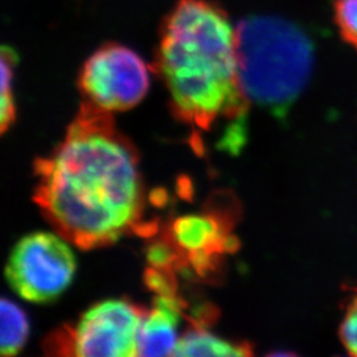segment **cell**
Listing matches in <instances>:
<instances>
[{"label":"cell","instance_id":"cell-12","mask_svg":"<svg viewBox=\"0 0 357 357\" xmlns=\"http://www.w3.org/2000/svg\"><path fill=\"white\" fill-rule=\"evenodd\" d=\"M333 20L340 38L357 51V0H333Z\"/></svg>","mask_w":357,"mask_h":357},{"label":"cell","instance_id":"cell-8","mask_svg":"<svg viewBox=\"0 0 357 357\" xmlns=\"http://www.w3.org/2000/svg\"><path fill=\"white\" fill-rule=\"evenodd\" d=\"M252 351L245 344L231 343L196 326L180 336L174 356H249Z\"/></svg>","mask_w":357,"mask_h":357},{"label":"cell","instance_id":"cell-10","mask_svg":"<svg viewBox=\"0 0 357 357\" xmlns=\"http://www.w3.org/2000/svg\"><path fill=\"white\" fill-rule=\"evenodd\" d=\"M1 339L0 352L1 356H15L26 345L29 335V323L26 312L15 302L3 298L1 303Z\"/></svg>","mask_w":357,"mask_h":357},{"label":"cell","instance_id":"cell-3","mask_svg":"<svg viewBox=\"0 0 357 357\" xmlns=\"http://www.w3.org/2000/svg\"><path fill=\"white\" fill-rule=\"evenodd\" d=\"M236 31L238 75L245 98L284 119L312 75V38L287 19L264 15L240 20Z\"/></svg>","mask_w":357,"mask_h":357},{"label":"cell","instance_id":"cell-14","mask_svg":"<svg viewBox=\"0 0 357 357\" xmlns=\"http://www.w3.org/2000/svg\"><path fill=\"white\" fill-rule=\"evenodd\" d=\"M149 257H150V261L158 268L165 266L172 259L171 250L167 248L166 245H155V246H153L150 253H149Z\"/></svg>","mask_w":357,"mask_h":357},{"label":"cell","instance_id":"cell-4","mask_svg":"<svg viewBox=\"0 0 357 357\" xmlns=\"http://www.w3.org/2000/svg\"><path fill=\"white\" fill-rule=\"evenodd\" d=\"M76 265V255L61 234L36 231L15 245L7 261L6 278L23 299L48 303L72 283Z\"/></svg>","mask_w":357,"mask_h":357},{"label":"cell","instance_id":"cell-2","mask_svg":"<svg viewBox=\"0 0 357 357\" xmlns=\"http://www.w3.org/2000/svg\"><path fill=\"white\" fill-rule=\"evenodd\" d=\"M155 69L166 84L175 113L208 128L248 107L237 59V31L213 0H178L159 26Z\"/></svg>","mask_w":357,"mask_h":357},{"label":"cell","instance_id":"cell-6","mask_svg":"<svg viewBox=\"0 0 357 357\" xmlns=\"http://www.w3.org/2000/svg\"><path fill=\"white\" fill-rule=\"evenodd\" d=\"M146 311L125 299H107L85 311L59 336L65 355L79 357L137 356L138 332Z\"/></svg>","mask_w":357,"mask_h":357},{"label":"cell","instance_id":"cell-1","mask_svg":"<svg viewBox=\"0 0 357 357\" xmlns=\"http://www.w3.org/2000/svg\"><path fill=\"white\" fill-rule=\"evenodd\" d=\"M110 114L84 102L64 141L36 166V203L81 249L115 243L143 213L138 155Z\"/></svg>","mask_w":357,"mask_h":357},{"label":"cell","instance_id":"cell-9","mask_svg":"<svg viewBox=\"0 0 357 357\" xmlns=\"http://www.w3.org/2000/svg\"><path fill=\"white\" fill-rule=\"evenodd\" d=\"M172 236L183 250L202 257L217 243L218 228L211 217L185 216L175 221Z\"/></svg>","mask_w":357,"mask_h":357},{"label":"cell","instance_id":"cell-13","mask_svg":"<svg viewBox=\"0 0 357 357\" xmlns=\"http://www.w3.org/2000/svg\"><path fill=\"white\" fill-rule=\"evenodd\" d=\"M339 336L348 355L357 357V284L349 290Z\"/></svg>","mask_w":357,"mask_h":357},{"label":"cell","instance_id":"cell-7","mask_svg":"<svg viewBox=\"0 0 357 357\" xmlns=\"http://www.w3.org/2000/svg\"><path fill=\"white\" fill-rule=\"evenodd\" d=\"M181 305L174 294L162 293L146 311L138 332L137 356H174L178 343Z\"/></svg>","mask_w":357,"mask_h":357},{"label":"cell","instance_id":"cell-5","mask_svg":"<svg viewBox=\"0 0 357 357\" xmlns=\"http://www.w3.org/2000/svg\"><path fill=\"white\" fill-rule=\"evenodd\" d=\"M85 102L107 112H126L150 89V68L135 51L106 43L93 52L78 75Z\"/></svg>","mask_w":357,"mask_h":357},{"label":"cell","instance_id":"cell-11","mask_svg":"<svg viewBox=\"0 0 357 357\" xmlns=\"http://www.w3.org/2000/svg\"><path fill=\"white\" fill-rule=\"evenodd\" d=\"M19 61L16 52L11 47L1 48V100H0V126L1 132L13 125L15 119V101H13V75L15 66Z\"/></svg>","mask_w":357,"mask_h":357}]
</instances>
